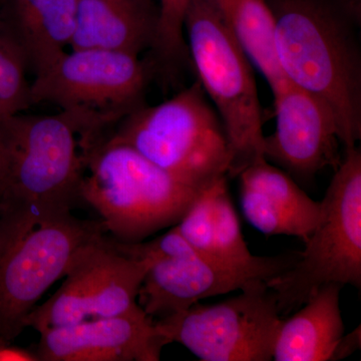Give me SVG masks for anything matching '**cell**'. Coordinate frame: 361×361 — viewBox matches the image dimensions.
<instances>
[{"label": "cell", "instance_id": "25", "mask_svg": "<svg viewBox=\"0 0 361 361\" xmlns=\"http://www.w3.org/2000/svg\"><path fill=\"white\" fill-rule=\"evenodd\" d=\"M341 4L345 8L346 13L355 18H360V0H341Z\"/></svg>", "mask_w": 361, "mask_h": 361}, {"label": "cell", "instance_id": "7", "mask_svg": "<svg viewBox=\"0 0 361 361\" xmlns=\"http://www.w3.org/2000/svg\"><path fill=\"white\" fill-rule=\"evenodd\" d=\"M322 216L305 249L289 269L266 282L280 315L298 310L329 284L361 285V153L345 157L330 182Z\"/></svg>", "mask_w": 361, "mask_h": 361}, {"label": "cell", "instance_id": "23", "mask_svg": "<svg viewBox=\"0 0 361 361\" xmlns=\"http://www.w3.org/2000/svg\"><path fill=\"white\" fill-rule=\"evenodd\" d=\"M0 361H40L35 349L13 345L11 341H0Z\"/></svg>", "mask_w": 361, "mask_h": 361}, {"label": "cell", "instance_id": "12", "mask_svg": "<svg viewBox=\"0 0 361 361\" xmlns=\"http://www.w3.org/2000/svg\"><path fill=\"white\" fill-rule=\"evenodd\" d=\"M273 96L276 127L264 137L266 160L302 180L311 179L322 169L338 167L341 142L329 106L290 82Z\"/></svg>", "mask_w": 361, "mask_h": 361}, {"label": "cell", "instance_id": "2", "mask_svg": "<svg viewBox=\"0 0 361 361\" xmlns=\"http://www.w3.org/2000/svg\"><path fill=\"white\" fill-rule=\"evenodd\" d=\"M84 157L80 198L99 214L106 231L120 243H139L175 226L202 191L111 135Z\"/></svg>", "mask_w": 361, "mask_h": 361}, {"label": "cell", "instance_id": "26", "mask_svg": "<svg viewBox=\"0 0 361 361\" xmlns=\"http://www.w3.org/2000/svg\"><path fill=\"white\" fill-rule=\"evenodd\" d=\"M4 0H0V35L2 33V13H4Z\"/></svg>", "mask_w": 361, "mask_h": 361}, {"label": "cell", "instance_id": "24", "mask_svg": "<svg viewBox=\"0 0 361 361\" xmlns=\"http://www.w3.org/2000/svg\"><path fill=\"white\" fill-rule=\"evenodd\" d=\"M360 348V326H358L355 331L349 334L348 336L341 337V341L337 343L334 350L332 360H342L353 355L355 351Z\"/></svg>", "mask_w": 361, "mask_h": 361}, {"label": "cell", "instance_id": "18", "mask_svg": "<svg viewBox=\"0 0 361 361\" xmlns=\"http://www.w3.org/2000/svg\"><path fill=\"white\" fill-rule=\"evenodd\" d=\"M226 25L274 94L286 85L275 49V18L265 0H214Z\"/></svg>", "mask_w": 361, "mask_h": 361}, {"label": "cell", "instance_id": "21", "mask_svg": "<svg viewBox=\"0 0 361 361\" xmlns=\"http://www.w3.org/2000/svg\"><path fill=\"white\" fill-rule=\"evenodd\" d=\"M215 182L202 190L174 227L198 253L215 262L221 263L216 256L214 240Z\"/></svg>", "mask_w": 361, "mask_h": 361}, {"label": "cell", "instance_id": "17", "mask_svg": "<svg viewBox=\"0 0 361 361\" xmlns=\"http://www.w3.org/2000/svg\"><path fill=\"white\" fill-rule=\"evenodd\" d=\"M339 284L322 287L295 314L282 319L275 339V361L332 360L344 334Z\"/></svg>", "mask_w": 361, "mask_h": 361}, {"label": "cell", "instance_id": "20", "mask_svg": "<svg viewBox=\"0 0 361 361\" xmlns=\"http://www.w3.org/2000/svg\"><path fill=\"white\" fill-rule=\"evenodd\" d=\"M26 70L18 47L0 35V120L23 113L32 106Z\"/></svg>", "mask_w": 361, "mask_h": 361}, {"label": "cell", "instance_id": "11", "mask_svg": "<svg viewBox=\"0 0 361 361\" xmlns=\"http://www.w3.org/2000/svg\"><path fill=\"white\" fill-rule=\"evenodd\" d=\"M149 265L146 259L118 250L111 239L102 235L80 249L63 285L49 300L35 306L25 327L42 332L139 310L137 296Z\"/></svg>", "mask_w": 361, "mask_h": 361}, {"label": "cell", "instance_id": "16", "mask_svg": "<svg viewBox=\"0 0 361 361\" xmlns=\"http://www.w3.org/2000/svg\"><path fill=\"white\" fill-rule=\"evenodd\" d=\"M159 6L154 0H78L71 49H99L141 54L154 49Z\"/></svg>", "mask_w": 361, "mask_h": 361}, {"label": "cell", "instance_id": "5", "mask_svg": "<svg viewBox=\"0 0 361 361\" xmlns=\"http://www.w3.org/2000/svg\"><path fill=\"white\" fill-rule=\"evenodd\" d=\"M187 49L198 82L224 126L236 177L264 158L263 115L252 63L214 0H190L184 20Z\"/></svg>", "mask_w": 361, "mask_h": 361}, {"label": "cell", "instance_id": "19", "mask_svg": "<svg viewBox=\"0 0 361 361\" xmlns=\"http://www.w3.org/2000/svg\"><path fill=\"white\" fill-rule=\"evenodd\" d=\"M227 176L215 182L214 195V240L216 256L223 264L233 267H257L267 264L273 256L252 255L247 246L236 210L228 191Z\"/></svg>", "mask_w": 361, "mask_h": 361}, {"label": "cell", "instance_id": "1", "mask_svg": "<svg viewBox=\"0 0 361 361\" xmlns=\"http://www.w3.org/2000/svg\"><path fill=\"white\" fill-rule=\"evenodd\" d=\"M275 49L287 82L326 104L344 149L361 137L360 51L341 13L326 0H270Z\"/></svg>", "mask_w": 361, "mask_h": 361}, {"label": "cell", "instance_id": "9", "mask_svg": "<svg viewBox=\"0 0 361 361\" xmlns=\"http://www.w3.org/2000/svg\"><path fill=\"white\" fill-rule=\"evenodd\" d=\"M111 241L123 253L149 261L137 303L152 318L166 317L191 307L202 299L269 281L289 269L300 254L274 256L267 264L257 267H232L201 255L175 227L148 242Z\"/></svg>", "mask_w": 361, "mask_h": 361}, {"label": "cell", "instance_id": "14", "mask_svg": "<svg viewBox=\"0 0 361 361\" xmlns=\"http://www.w3.org/2000/svg\"><path fill=\"white\" fill-rule=\"evenodd\" d=\"M238 176L242 211L255 229L267 236L286 235L307 241L322 216L320 202L312 200L290 175L265 158Z\"/></svg>", "mask_w": 361, "mask_h": 361}, {"label": "cell", "instance_id": "22", "mask_svg": "<svg viewBox=\"0 0 361 361\" xmlns=\"http://www.w3.org/2000/svg\"><path fill=\"white\" fill-rule=\"evenodd\" d=\"M190 0H159V23L155 47L161 61L182 63L189 58L184 20Z\"/></svg>", "mask_w": 361, "mask_h": 361}, {"label": "cell", "instance_id": "10", "mask_svg": "<svg viewBox=\"0 0 361 361\" xmlns=\"http://www.w3.org/2000/svg\"><path fill=\"white\" fill-rule=\"evenodd\" d=\"M223 302L196 303L155 322L167 343L178 342L203 361L272 360L281 323L266 282L247 287Z\"/></svg>", "mask_w": 361, "mask_h": 361}, {"label": "cell", "instance_id": "3", "mask_svg": "<svg viewBox=\"0 0 361 361\" xmlns=\"http://www.w3.org/2000/svg\"><path fill=\"white\" fill-rule=\"evenodd\" d=\"M103 223L71 212L0 206V341H13L47 289L78 252L104 235Z\"/></svg>", "mask_w": 361, "mask_h": 361}, {"label": "cell", "instance_id": "8", "mask_svg": "<svg viewBox=\"0 0 361 361\" xmlns=\"http://www.w3.org/2000/svg\"><path fill=\"white\" fill-rule=\"evenodd\" d=\"M151 66L139 54L99 49H68L30 84L32 103L58 106L77 116L87 142L141 108Z\"/></svg>", "mask_w": 361, "mask_h": 361}, {"label": "cell", "instance_id": "13", "mask_svg": "<svg viewBox=\"0 0 361 361\" xmlns=\"http://www.w3.org/2000/svg\"><path fill=\"white\" fill-rule=\"evenodd\" d=\"M40 361H158L167 345L142 308L39 332Z\"/></svg>", "mask_w": 361, "mask_h": 361}, {"label": "cell", "instance_id": "4", "mask_svg": "<svg viewBox=\"0 0 361 361\" xmlns=\"http://www.w3.org/2000/svg\"><path fill=\"white\" fill-rule=\"evenodd\" d=\"M85 135L80 121L66 111L0 120V206L71 212L80 199Z\"/></svg>", "mask_w": 361, "mask_h": 361}, {"label": "cell", "instance_id": "6", "mask_svg": "<svg viewBox=\"0 0 361 361\" xmlns=\"http://www.w3.org/2000/svg\"><path fill=\"white\" fill-rule=\"evenodd\" d=\"M111 137L197 189L228 177L231 165L224 126L198 80L164 103L137 109Z\"/></svg>", "mask_w": 361, "mask_h": 361}, {"label": "cell", "instance_id": "15", "mask_svg": "<svg viewBox=\"0 0 361 361\" xmlns=\"http://www.w3.org/2000/svg\"><path fill=\"white\" fill-rule=\"evenodd\" d=\"M78 0H4L2 33L35 75L66 51L77 25Z\"/></svg>", "mask_w": 361, "mask_h": 361}]
</instances>
